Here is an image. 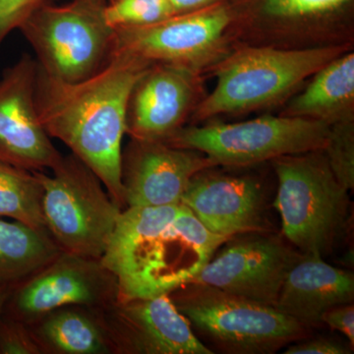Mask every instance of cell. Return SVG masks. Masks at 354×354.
<instances>
[{
	"label": "cell",
	"instance_id": "277c9868",
	"mask_svg": "<svg viewBox=\"0 0 354 354\" xmlns=\"http://www.w3.org/2000/svg\"><path fill=\"white\" fill-rule=\"evenodd\" d=\"M169 297L191 327L223 353H274L311 335L276 307L215 286L191 281Z\"/></svg>",
	"mask_w": 354,
	"mask_h": 354
},
{
	"label": "cell",
	"instance_id": "603a6c76",
	"mask_svg": "<svg viewBox=\"0 0 354 354\" xmlns=\"http://www.w3.org/2000/svg\"><path fill=\"white\" fill-rule=\"evenodd\" d=\"M176 15L169 0H106L104 16L109 27H143Z\"/></svg>",
	"mask_w": 354,
	"mask_h": 354
},
{
	"label": "cell",
	"instance_id": "8992f818",
	"mask_svg": "<svg viewBox=\"0 0 354 354\" xmlns=\"http://www.w3.org/2000/svg\"><path fill=\"white\" fill-rule=\"evenodd\" d=\"M106 0H70L38 9L19 31L39 69L64 82L94 75L109 62L113 29L104 16Z\"/></svg>",
	"mask_w": 354,
	"mask_h": 354
},
{
	"label": "cell",
	"instance_id": "d4e9b609",
	"mask_svg": "<svg viewBox=\"0 0 354 354\" xmlns=\"http://www.w3.org/2000/svg\"><path fill=\"white\" fill-rule=\"evenodd\" d=\"M0 354H41L27 324L2 315Z\"/></svg>",
	"mask_w": 354,
	"mask_h": 354
},
{
	"label": "cell",
	"instance_id": "ac0fdd59",
	"mask_svg": "<svg viewBox=\"0 0 354 354\" xmlns=\"http://www.w3.org/2000/svg\"><path fill=\"white\" fill-rule=\"evenodd\" d=\"M27 325L41 354H111L95 308L68 305Z\"/></svg>",
	"mask_w": 354,
	"mask_h": 354
},
{
	"label": "cell",
	"instance_id": "8fae6325",
	"mask_svg": "<svg viewBox=\"0 0 354 354\" xmlns=\"http://www.w3.org/2000/svg\"><path fill=\"white\" fill-rule=\"evenodd\" d=\"M111 354H213L169 295L118 299L95 308Z\"/></svg>",
	"mask_w": 354,
	"mask_h": 354
},
{
	"label": "cell",
	"instance_id": "5b68a950",
	"mask_svg": "<svg viewBox=\"0 0 354 354\" xmlns=\"http://www.w3.org/2000/svg\"><path fill=\"white\" fill-rule=\"evenodd\" d=\"M50 176L38 172L43 209L51 239L64 252L101 259L122 209L100 177L73 153L64 156Z\"/></svg>",
	"mask_w": 354,
	"mask_h": 354
},
{
	"label": "cell",
	"instance_id": "2e32d148",
	"mask_svg": "<svg viewBox=\"0 0 354 354\" xmlns=\"http://www.w3.org/2000/svg\"><path fill=\"white\" fill-rule=\"evenodd\" d=\"M193 92L189 69L176 65L153 64L130 95L127 134L131 139L164 142L183 127Z\"/></svg>",
	"mask_w": 354,
	"mask_h": 354
},
{
	"label": "cell",
	"instance_id": "3957f363",
	"mask_svg": "<svg viewBox=\"0 0 354 354\" xmlns=\"http://www.w3.org/2000/svg\"><path fill=\"white\" fill-rule=\"evenodd\" d=\"M278 178L272 208L281 220V234L304 254L332 253L348 228L351 201L322 150L272 160Z\"/></svg>",
	"mask_w": 354,
	"mask_h": 354
},
{
	"label": "cell",
	"instance_id": "7a4b0ae2",
	"mask_svg": "<svg viewBox=\"0 0 354 354\" xmlns=\"http://www.w3.org/2000/svg\"><path fill=\"white\" fill-rule=\"evenodd\" d=\"M232 237L209 230L183 203L121 212L101 261L118 299L169 295L196 278Z\"/></svg>",
	"mask_w": 354,
	"mask_h": 354
},
{
	"label": "cell",
	"instance_id": "e0dca14e",
	"mask_svg": "<svg viewBox=\"0 0 354 354\" xmlns=\"http://www.w3.org/2000/svg\"><path fill=\"white\" fill-rule=\"evenodd\" d=\"M353 300V272L304 254L286 274L274 307L312 330L324 326V312Z\"/></svg>",
	"mask_w": 354,
	"mask_h": 354
},
{
	"label": "cell",
	"instance_id": "ba28073f",
	"mask_svg": "<svg viewBox=\"0 0 354 354\" xmlns=\"http://www.w3.org/2000/svg\"><path fill=\"white\" fill-rule=\"evenodd\" d=\"M330 127L327 121L315 118L266 115L243 122L181 127L164 143L204 153L218 165L247 167L322 150Z\"/></svg>",
	"mask_w": 354,
	"mask_h": 354
},
{
	"label": "cell",
	"instance_id": "9a60e30c",
	"mask_svg": "<svg viewBox=\"0 0 354 354\" xmlns=\"http://www.w3.org/2000/svg\"><path fill=\"white\" fill-rule=\"evenodd\" d=\"M218 167L197 151L160 141L131 139L121 156V183L127 208L180 203L198 172Z\"/></svg>",
	"mask_w": 354,
	"mask_h": 354
},
{
	"label": "cell",
	"instance_id": "30bf717a",
	"mask_svg": "<svg viewBox=\"0 0 354 354\" xmlns=\"http://www.w3.org/2000/svg\"><path fill=\"white\" fill-rule=\"evenodd\" d=\"M302 255L283 234H237L216 251L192 281L274 306L286 274Z\"/></svg>",
	"mask_w": 354,
	"mask_h": 354
},
{
	"label": "cell",
	"instance_id": "83f0119b",
	"mask_svg": "<svg viewBox=\"0 0 354 354\" xmlns=\"http://www.w3.org/2000/svg\"><path fill=\"white\" fill-rule=\"evenodd\" d=\"M323 325L330 329L337 330L346 335L349 344L354 346V305L346 304L332 307L324 312L321 316Z\"/></svg>",
	"mask_w": 354,
	"mask_h": 354
},
{
	"label": "cell",
	"instance_id": "9c48e42d",
	"mask_svg": "<svg viewBox=\"0 0 354 354\" xmlns=\"http://www.w3.org/2000/svg\"><path fill=\"white\" fill-rule=\"evenodd\" d=\"M120 298L115 276L101 259L62 252L11 288L2 315L30 324L68 305L101 308Z\"/></svg>",
	"mask_w": 354,
	"mask_h": 354
},
{
	"label": "cell",
	"instance_id": "7402d4cb",
	"mask_svg": "<svg viewBox=\"0 0 354 354\" xmlns=\"http://www.w3.org/2000/svg\"><path fill=\"white\" fill-rule=\"evenodd\" d=\"M353 0H241L251 13L274 22H304L344 12Z\"/></svg>",
	"mask_w": 354,
	"mask_h": 354
},
{
	"label": "cell",
	"instance_id": "f1b7e54d",
	"mask_svg": "<svg viewBox=\"0 0 354 354\" xmlns=\"http://www.w3.org/2000/svg\"><path fill=\"white\" fill-rule=\"evenodd\" d=\"M223 0H169L174 14L191 12L223 2Z\"/></svg>",
	"mask_w": 354,
	"mask_h": 354
},
{
	"label": "cell",
	"instance_id": "7c38bea8",
	"mask_svg": "<svg viewBox=\"0 0 354 354\" xmlns=\"http://www.w3.org/2000/svg\"><path fill=\"white\" fill-rule=\"evenodd\" d=\"M232 19V9L223 1L156 24L115 29L111 55L188 68L189 62L215 48Z\"/></svg>",
	"mask_w": 354,
	"mask_h": 354
},
{
	"label": "cell",
	"instance_id": "5bb4252c",
	"mask_svg": "<svg viewBox=\"0 0 354 354\" xmlns=\"http://www.w3.org/2000/svg\"><path fill=\"white\" fill-rule=\"evenodd\" d=\"M180 203L209 230L232 237L251 232H274L269 194L255 176L212 171L198 172Z\"/></svg>",
	"mask_w": 354,
	"mask_h": 354
},
{
	"label": "cell",
	"instance_id": "ffe728a7",
	"mask_svg": "<svg viewBox=\"0 0 354 354\" xmlns=\"http://www.w3.org/2000/svg\"><path fill=\"white\" fill-rule=\"evenodd\" d=\"M62 252L48 232L0 218V285L13 286Z\"/></svg>",
	"mask_w": 354,
	"mask_h": 354
},
{
	"label": "cell",
	"instance_id": "484cf974",
	"mask_svg": "<svg viewBox=\"0 0 354 354\" xmlns=\"http://www.w3.org/2000/svg\"><path fill=\"white\" fill-rule=\"evenodd\" d=\"M53 0H0V48L32 13Z\"/></svg>",
	"mask_w": 354,
	"mask_h": 354
},
{
	"label": "cell",
	"instance_id": "44dd1931",
	"mask_svg": "<svg viewBox=\"0 0 354 354\" xmlns=\"http://www.w3.org/2000/svg\"><path fill=\"white\" fill-rule=\"evenodd\" d=\"M44 186L38 172L0 162V218L48 232L44 221Z\"/></svg>",
	"mask_w": 354,
	"mask_h": 354
},
{
	"label": "cell",
	"instance_id": "f546056e",
	"mask_svg": "<svg viewBox=\"0 0 354 354\" xmlns=\"http://www.w3.org/2000/svg\"><path fill=\"white\" fill-rule=\"evenodd\" d=\"M11 288H12V286L0 285V319H1L2 314H3L4 305H6Z\"/></svg>",
	"mask_w": 354,
	"mask_h": 354
},
{
	"label": "cell",
	"instance_id": "4316f807",
	"mask_svg": "<svg viewBox=\"0 0 354 354\" xmlns=\"http://www.w3.org/2000/svg\"><path fill=\"white\" fill-rule=\"evenodd\" d=\"M353 348L330 337H306L293 342L286 348V354H349Z\"/></svg>",
	"mask_w": 354,
	"mask_h": 354
},
{
	"label": "cell",
	"instance_id": "cb8c5ba5",
	"mask_svg": "<svg viewBox=\"0 0 354 354\" xmlns=\"http://www.w3.org/2000/svg\"><path fill=\"white\" fill-rule=\"evenodd\" d=\"M323 152L339 183L348 191L354 188V135L351 120L330 125Z\"/></svg>",
	"mask_w": 354,
	"mask_h": 354
},
{
	"label": "cell",
	"instance_id": "52a82bcc",
	"mask_svg": "<svg viewBox=\"0 0 354 354\" xmlns=\"http://www.w3.org/2000/svg\"><path fill=\"white\" fill-rule=\"evenodd\" d=\"M342 53L337 46L241 50L218 70L215 88L198 106L194 118L206 120L272 104Z\"/></svg>",
	"mask_w": 354,
	"mask_h": 354
},
{
	"label": "cell",
	"instance_id": "d6986e66",
	"mask_svg": "<svg viewBox=\"0 0 354 354\" xmlns=\"http://www.w3.org/2000/svg\"><path fill=\"white\" fill-rule=\"evenodd\" d=\"M313 80L288 106L290 116L341 121L339 114L353 104L354 55H339L314 74Z\"/></svg>",
	"mask_w": 354,
	"mask_h": 354
},
{
	"label": "cell",
	"instance_id": "6da1fadb",
	"mask_svg": "<svg viewBox=\"0 0 354 354\" xmlns=\"http://www.w3.org/2000/svg\"><path fill=\"white\" fill-rule=\"evenodd\" d=\"M152 64L113 55L94 75L69 83L38 67L37 111L50 138L65 144L101 179L109 196L127 209L121 183L122 140L133 88Z\"/></svg>",
	"mask_w": 354,
	"mask_h": 354
},
{
	"label": "cell",
	"instance_id": "4fadbf2b",
	"mask_svg": "<svg viewBox=\"0 0 354 354\" xmlns=\"http://www.w3.org/2000/svg\"><path fill=\"white\" fill-rule=\"evenodd\" d=\"M37 72L36 58L23 53L0 77V162L29 171H51L64 156L39 118Z\"/></svg>",
	"mask_w": 354,
	"mask_h": 354
}]
</instances>
